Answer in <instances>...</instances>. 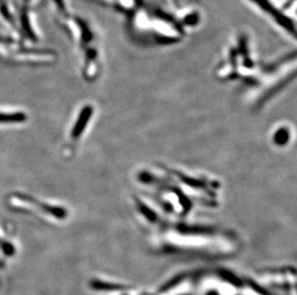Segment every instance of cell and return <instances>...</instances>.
I'll use <instances>...</instances> for the list:
<instances>
[{"instance_id": "cell-1", "label": "cell", "mask_w": 297, "mask_h": 295, "mask_svg": "<svg viewBox=\"0 0 297 295\" xmlns=\"http://www.w3.org/2000/svg\"><path fill=\"white\" fill-rule=\"evenodd\" d=\"M25 120V115L23 113H3L0 112V123H20Z\"/></svg>"}]
</instances>
